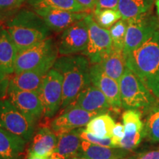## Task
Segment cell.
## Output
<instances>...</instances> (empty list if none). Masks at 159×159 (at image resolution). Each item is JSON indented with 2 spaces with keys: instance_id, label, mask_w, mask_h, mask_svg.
Masks as SVG:
<instances>
[{
  "instance_id": "obj_9",
  "label": "cell",
  "mask_w": 159,
  "mask_h": 159,
  "mask_svg": "<svg viewBox=\"0 0 159 159\" xmlns=\"http://www.w3.org/2000/svg\"><path fill=\"white\" fill-rule=\"evenodd\" d=\"M34 125L35 123L20 112L8 99L0 100V128L27 142L34 132Z\"/></svg>"
},
{
  "instance_id": "obj_5",
  "label": "cell",
  "mask_w": 159,
  "mask_h": 159,
  "mask_svg": "<svg viewBox=\"0 0 159 159\" xmlns=\"http://www.w3.org/2000/svg\"><path fill=\"white\" fill-rule=\"evenodd\" d=\"M119 84L122 105L127 110H148L156 104V97L142 80L127 67Z\"/></svg>"
},
{
  "instance_id": "obj_15",
  "label": "cell",
  "mask_w": 159,
  "mask_h": 159,
  "mask_svg": "<svg viewBox=\"0 0 159 159\" xmlns=\"http://www.w3.org/2000/svg\"><path fill=\"white\" fill-rule=\"evenodd\" d=\"M97 115L80 108H66L52 122L51 130L58 136L63 133L85 126L91 119Z\"/></svg>"
},
{
  "instance_id": "obj_37",
  "label": "cell",
  "mask_w": 159,
  "mask_h": 159,
  "mask_svg": "<svg viewBox=\"0 0 159 159\" xmlns=\"http://www.w3.org/2000/svg\"><path fill=\"white\" fill-rule=\"evenodd\" d=\"M28 159H49V158L39 156H34V155H29Z\"/></svg>"
},
{
  "instance_id": "obj_8",
  "label": "cell",
  "mask_w": 159,
  "mask_h": 159,
  "mask_svg": "<svg viewBox=\"0 0 159 159\" xmlns=\"http://www.w3.org/2000/svg\"><path fill=\"white\" fill-rule=\"evenodd\" d=\"M85 20L89 27V42L83 55L88 57L91 64L99 63L113 48L110 32L97 25L92 13H89Z\"/></svg>"
},
{
  "instance_id": "obj_1",
  "label": "cell",
  "mask_w": 159,
  "mask_h": 159,
  "mask_svg": "<svg viewBox=\"0 0 159 159\" xmlns=\"http://www.w3.org/2000/svg\"><path fill=\"white\" fill-rule=\"evenodd\" d=\"M124 55L127 68L159 100V28L139 47Z\"/></svg>"
},
{
  "instance_id": "obj_23",
  "label": "cell",
  "mask_w": 159,
  "mask_h": 159,
  "mask_svg": "<svg viewBox=\"0 0 159 159\" xmlns=\"http://www.w3.org/2000/svg\"><path fill=\"white\" fill-rule=\"evenodd\" d=\"M99 64L105 74L118 82L127 67L123 50L114 47L103 57Z\"/></svg>"
},
{
  "instance_id": "obj_6",
  "label": "cell",
  "mask_w": 159,
  "mask_h": 159,
  "mask_svg": "<svg viewBox=\"0 0 159 159\" xmlns=\"http://www.w3.org/2000/svg\"><path fill=\"white\" fill-rule=\"evenodd\" d=\"M126 35L123 49L124 55L134 50L144 42L157 29L159 28V21L152 11L127 20Z\"/></svg>"
},
{
  "instance_id": "obj_18",
  "label": "cell",
  "mask_w": 159,
  "mask_h": 159,
  "mask_svg": "<svg viewBox=\"0 0 159 159\" xmlns=\"http://www.w3.org/2000/svg\"><path fill=\"white\" fill-rule=\"evenodd\" d=\"M82 129L77 128L59 135L57 146L51 159H69L78 155L82 139L80 132Z\"/></svg>"
},
{
  "instance_id": "obj_24",
  "label": "cell",
  "mask_w": 159,
  "mask_h": 159,
  "mask_svg": "<svg viewBox=\"0 0 159 159\" xmlns=\"http://www.w3.org/2000/svg\"><path fill=\"white\" fill-rule=\"evenodd\" d=\"M155 0H119L118 11L122 19L128 20L151 11Z\"/></svg>"
},
{
  "instance_id": "obj_10",
  "label": "cell",
  "mask_w": 159,
  "mask_h": 159,
  "mask_svg": "<svg viewBox=\"0 0 159 159\" xmlns=\"http://www.w3.org/2000/svg\"><path fill=\"white\" fill-rule=\"evenodd\" d=\"M89 42V27L85 19L73 24L62 32L57 43L58 54L62 56L83 53Z\"/></svg>"
},
{
  "instance_id": "obj_14",
  "label": "cell",
  "mask_w": 159,
  "mask_h": 159,
  "mask_svg": "<svg viewBox=\"0 0 159 159\" xmlns=\"http://www.w3.org/2000/svg\"><path fill=\"white\" fill-rule=\"evenodd\" d=\"M125 136L119 143V148L130 150L136 148L145 136L142 114L136 109H128L122 114Z\"/></svg>"
},
{
  "instance_id": "obj_2",
  "label": "cell",
  "mask_w": 159,
  "mask_h": 159,
  "mask_svg": "<svg viewBox=\"0 0 159 159\" xmlns=\"http://www.w3.org/2000/svg\"><path fill=\"white\" fill-rule=\"evenodd\" d=\"M90 61L85 55H72L57 57L53 68L62 75L63 99L61 109L72 104L80 93L91 85Z\"/></svg>"
},
{
  "instance_id": "obj_22",
  "label": "cell",
  "mask_w": 159,
  "mask_h": 159,
  "mask_svg": "<svg viewBox=\"0 0 159 159\" xmlns=\"http://www.w3.org/2000/svg\"><path fill=\"white\" fill-rule=\"evenodd\" d=\"M27 141L0 128V159H16L25 150Z\"/></svg>"
},
{
  "instance_id": "obj_12",
  "label": "cell",
  "mask_w": 159,
  "mask_h": 159,
  "mask_svg": "<svg viewBox=\"0 0 159 159\" xmlns=\"http://www.w3.org/2000/svg\"><path fill=\"white\" fill-rule=\"evenodd\" d=\"M90 77L91 84L103 93L110 103L112 111L120 112L122 105L118 81L105 74L99 63L91 65Z\"/></svg>"
},
{
  "instance_id": "obj_25",
  "label": "cell",
  "mask_w": 159,
  "mask_h": 159,
  "mask_svg": "<svg viewBox=\"0 0 159 159\" xmlns=\"http://www.w3.org/2000/svg\"><path fill=\"white\" fill-rule=\"evenodd\" d=\"M115 124L114 120L109 114H99L89 121L84 130L101 139L111 138Z\"/></svg>"
},
{
  "instance_id": "obj_4",
  "label": "cell",
  "mask_w": 159,
  "mask_h": 159,
  "mask_svg": "<svg viewBox=\"0 0 159 159\" xmlns=\"http://www.w3.org/2000/svg\"><path fill=\"white\" fill-rule=\"evenodd\" d=\"M57 55V45L51 37L28 48L18 51L14 74L46 66L53 67Z\"/></svg>"
},
{
  "instance_id": "obj_36",
  "label": "cell",
  "mask_w": 159,
  "mask_h": 159,
  "mask_svg": "<svg viewBox=\"0 0 159 159\" xmlns=\"http://www.w3.org/2000/svg\"><path fill=\"white\" fill-rule=\"evenodd\" d=\"M128 159H159V150L145 152V153L139 155L134 158Z\"/></svg>"
},
{
  "instance_id": "obj_35",
  "label": "cell",
  "mask_w": 159,
  "mask_h": 159,
  "mask_svg": "<svg viewBox=\"0 0 159 159\" xmlns=\"http://www.w3.org/2000/svg\"><path fill=\"white\" fill-rule=\"evenodd\" d=\"M77 2L82 6L85 11L88 12L92 10L94 11L98 0H77Z\"/></svg>"
},
{
  "instance_id": "obj_26",
  "label": "cell",
  "mask_w": 159,
  "mask_h": 159,
  "mask_svg": "<svg viewBox=\"0 0 159 159\" xmlns=\"http://www.w3.org/2000/svg\"><path fill=\"white\" fill-rule=\"evenodd\" d=\"M33 9L39 7L65 10L72 12H86L85 9L77 2V0H27Z\"/></svg>"
},
{
  "instance_id": "obj_31",
  "label": "cell",
  "mask_w": 159,
  "mask_h": 159,
  "mask_svg": "<svg viewBox=\"0 0 159 159\" xmlns=\"http://www.w3.org/2000/svg\"><path fill=\"white\" fill-rule=\"evenodd\" d=\"M80 138L82 140L86 141V142H90L91 144L100 145V146L103 147H107V148H116L114 144H113L111 138H99V137L94 136L92 134H90V133L85 131L84 129L81 130Z\"/></svg>"
},
{
  "instance_id": "obj_29",
  "label": "cell",
  "mask_w": 159,
  "mask_h": 159,
  "mask_svg": "<svg viewBox=\"0 0 159 159\" xmlns=\"http://www.w3.org/2000/svg\"><path fill=\"white\" fill-rule=\"evenodd\" d=\"M128 21L121 19L108 30L113 43V47L123 50L125 46Z\"/></svg>"
},
{
  "instance_id": "obj_39",
  "label": "cell",
  "mask_w": 159,
  "mask_h": 159,
  "mask_svg": "<svg viewBox=\"0 0 159 159\" xmlns=\"http://www.w3.org/2000/svg\"><path fill=\"white\" fill-rule=\"evenodd\" d=\"M69 159H87V158H84V157H83V156H74V157H72V158H69Z\"/></svg>"
},
{
  "instance_id": "obj_11",
  "label": "cell",
  "mask_w": 159,
  "mask_h": 159,
  "mask_svg": "<svg viewBox=\"0 0 159 159\" xmlns=\"http://www.w3.org/2000/svg\"><path fill=\"white\" fill-rule=\"evenodd\" d=\"M8 100L33 123L43 114V107L38 92L19 90L8 85Z\"/></svg>"
},
{
  "instance_id": "obj_40",
  "label": "cell",
  "mask_w": 159,
  "mask_h": 159,
  "mask_svg": "<svg viewBox=\"0 0 159 159\" xmlns=\"http://www.w3.org/2000/svg\"><path fill=\"white\" fill-rule=\"evenodd\" d=\"M49 159H51V158H49Z\"/></svg>"
},
{
  "instance_id": "obj_32",
  "label": "cell",
  "mask_w": 159,
  "mask_h": 159,
  "mask_svg": "<svg viewBox=\"0 0 159 159\" xmlns=\"http://www.w3.org/2000/svg\"><path fill=\"white\" fill-rule=\"evenodd\" d=\"M125 136V127L121 123H116L112 131V136L111 137L113 144L116 148H119V143Z\"/></svg>"
},
{
  "instance_id": "obj_28",
  "label": "cell",
  "mask_w": 159,
  "mask_h": 159,
  "mask_svg": "<svg viewBox=\"0 0 159 159\" xmlns=\"http://www.w3.org/2000/svg\"><path fill=\"white\" fill-rule=\"evenodd\" d=\"M93 17L98 25L108 30L122 19L118 9H103L93 11Z\"/></svg>"
},
{
  "instance_id": "obj_20",
  "label": "cell",
  "mask_w": 159,
  "mask_h": 159,
  "mask_svg": "<svg viewBox=\"0 0 159 159\" xmlns=\"http://www.w3.org/2000/svg\"><path fill=\"white\" fill-rule=\"evenodd\" d=\"M18 49L5 27L0 25V66L7 75L15 71Z\"/></svg>"
},
{
  "instance_id": "obj_21",
  "label": "cell",
  "mask_w": 159,
  "mask_h": 159,
  "mask_svg": "<svg viewBox=\"0 0 159 159\" xmlns=\"http://www.w3.org/2000/svg\"><path fill=\"white\" fill-rule=\"evenodd\" d=\"M128 151L122 148H107L82 140L77 156L87 159H123L128 155Z\"/></svg>"
},
{
  "instance_id": "obj_19",
  "label": "cell",
  "mask_w": 159,
  "mask_h": 159,
  "mask_svg": "<svg viewBox=\"0 0 159 159\" xmlns=\"http://www.w3.org/2000/svg\"><path fill=\"white\" fill-rule=\"evenodd\" d=\"M57 139L58 137L51 128H41L33 137L29 150V155L49 158L55 150Z\"/></svg>"
},
{
  "instance_id": "obj_7",
  "label": "cell",
  "mask_w": 159,
  "mask_h": 159,
  "mask_svg": "<svg viewBox=\"0 0 159 159\" xmlns=\"http://www.w3.org/2000/svg\"><path fill=\"white\" fill-rule=\"evenodd\" d=\"M61 73L52 67L45 75L38 92L43 107V116L51 118L61 108L63 99Z\"/></svg>"
},
{
  "instance_id": "obj_16",
  "label": "cell",
  "mask_w": 159,
  "mask_h": 159,
  "mask_svg": "<svg viewBox=\"0 0 159 159\" xmlns=\"http://www.w3.org/2000/svg\"><path fill=\"white\" fill-rule=\"evenodd\" d=\"M80 108L98 115L112 111L110 103L103 93L92 84L80 93L75 102L66 108Z\"/></svg>"
},
{
  "instance_id": "obj_17",
  "label": "cell",
  "mask_w": 159,
  "mask_h": 159,
  "mask_svg": "<svg viewBox=\"0 0 159 159\" xmlns=\"http://www.w3.org/2000/svg\"><path fill=\"white\" fill-rule=\"evenodd\" d=\"M49 66L14 74L9 79V85L19 90L39 92L43 80L50 69Z\"/></svg>"
},
{
  "instance_id": "obj_34",
  "label": "cell",
  "mask_w": 159,
  "mask_h": 159,
  "mask_svg": "<svg viewBox=\"0 0 159 159\" xmlns=\"http://www.w3.org/2000/svg\"><path fill=\"white\" fill-rule=\"evenodd\" d=\"M8 85L9 78H7V75L0 66V94H4V93L7 94Z\"/></svg>"
},
{
  "instance_id": "obj_30",
  "label": "cell",
  "mask_w": 159,
  "mask_h": 159,
  "mask_svg": "<svg viewBox=\"0 0 159 159\" xmlns=\"http://www.w3.org/2000/svg\"><path fill=\"white\" fill-rule=\"evenodd\" d=\"M26 0H0V21L5 22L21 9Z\"/></svg>"
},
{
  "instance_id": "obj_13",
  "label": "cell",
  "mask_w": 159,
  "mask_h": 159,
  "mask_svg": "<svg viewBox=\"0 0 159 159\" xmlns=\"http://www.w3.org/2000/svg\"><path fill=\"white\" fill-rule=\"evenodd\" d=\"M38 15L42 18L51 31L55 33L63 32L73 24L84 19L88 12H72L65 10L39 7L34 9Z\"/></svg>"
},
{
  "instance_id": "obj_38",
  "label": "cell",
  "mask_w": 159,
  "mask_h": 159,
  "mask_svg": "<svg viewBox=\"0 0 159 159\" xmlns=\"http://www.w3.org/2000/svg\"><path fill=\"white\" fill-rule=\"evenodd\" d=\"M156 13L158 16V19L159 21V0L156 1Z\"/></svg>"
},
{
  "instance_id": "obj_33",
  "label": "cell",
  "mask_w": 159,
  "mask_h": 159,
  "mask_svg": "<svg viewBox=\"0 0 159 159\" xmlns=\"http://www.w3.org/2000/svg\"><path fill=\"white\" fill-rule=\"evenodd\" d=\"M119 0H98L94 11L103 9H118Z\"/></svg>"
},
{
  "instance_id": "obj_27",
  "label": "cell",
  "mask_w": 159,
  "mask_h": 159,
  "mask_svg": "<svg viewBox=\"0 0 159 159\" xmlns=\"http://www.w3.org/2000/svg\"><path fill=\"white\" fill-rule=\"evenodd\" d=\"M145 120L144 134L151 141L159 142V103L155 104L148 110Z\"/></svg>"
},
{
  "instance_id": "obj_3",
  "label": "cell",
  "mask_w": 159,
  "mask_h": 159,
  "mask_svg": "<svg viewBox=\"0 0 159 159\" xmlns=\"http://www.w3.org/2000/svg\"><path fill=\"white\" fill-rule=\"evenodd\" d=\"M5 24L18 51L34 46L50 37V29L33 10L21 8Z\"/></svg>"
}]
</instances>
